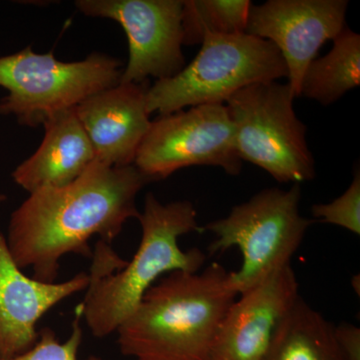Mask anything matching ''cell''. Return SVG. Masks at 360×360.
I'll return each mask as SVG.
<instances>
[{
  "label": "cell",
  "instance_id": "13",
  "mask_svg": "<svg viewBox=\"0 0 360 360\" xmlns=\"http://www.w3.org/2000/svg\"><path fill=\"white\" fill-rule=\"evenodd\" d=\"M149 82L118 84L89 97L75 112L94 153V160L110 167H129L148 134Z\"/></svg>",
  "mask_w": 360,
  "mask_h": 360
},
{
  "label": "cell",
  "instance_id": "17",
  "mask_svg": "<svg viewBox=\"0 0 360 360\" xmlns=\"http://www.w3.org/2000/svg\"><path fill=\"white\" fill-rule=\"evenodd\" d=\"M251 6L250 0H186L182 44H201L206 34L245 33Z\"/></svg>",
  "mask_w": 360,
  "mask_h": 360
},
{
  "label": "cell",
  "instance_id": "22",
  "mask_svg": "<svg viewBox=\"0 0 360 360\" xmlns=\"http://www.w3.org/2000/svg\"><path fill=\"white\" fill-rule=\"evenodd\" d=\"M86 360H104V359H101V357L89 356V359H87Z\"/></svg>",
  "mask_w": 360,
  "mask_h": 360
},
{
  "label": "cell",
  "instance_id": "20",
  "mask_svg": "<svg viewBox=\"0 0 360 360\" xmlns=\"http://www.w3.org/2000/svg\"><path fill=\"white\" fill-rule=\"evenodd\" d=\"M336 345L345 360H360V329L347 322L335 326Z\"/></svg>",
  "mask_w": 360,
  "mask_h": 360
},
{
  "label": "cell",
  "instance_id": "6",
  "mask_svg": "<svg viewBox=\"0 0 360 360\" xmlns=\"http://www.w3.org/2000/svg\"><path fill=\"white\" fill-rule=\"evenodd\" d=\"M122 63L101 52L84 60L65 63L53 52L37 53L32 46L0 58V115L20 125L37 127L54 116L75 110L89 97L120 82Z\"/></svg>",
  "mask_w": 360,
  "mask_h": 360
},
{
  "label": "cell",
  "instance_id": "3",
  "mask_svg": "<svg viewBox=\"0 0 360 360\" xmlns=\"http://www.w3.org/2000/svg\"><path fill=\"white\" fill-rule=\"evenodd\" d=\"M238 296L229 272L217 262L201 272L168 274L116 331L120 352L136 360H210Z\"/></svg>",
  "mask_w": 360,
  "mask_h": 360
},
{
  "label": "cell",
  "instance_id": "8",
  "mask_svg": "<svg viewBox=\"0 0 360 360\" xmlns=\"http://www.w3.org/2000/svg\"><path fill=\"white\" fill-rule=\"evenodd\" d=\"M134 165L150 181L191 167H219L238 175L243 160L226 106L205 104L160 116L151 122Z\"/></svg>",
  "mask_w": 360,
  "mask_h": 360
},
{
  "label": "cell",
  "instance_id": "10",
  "mask_svg": "<svg viewBox=\"0 0 360 360\" xmlns=\"http://www.w3.org/2000/svg\"><path fill=\"white\" fill-rule=\"evenodd\" d=\"M347 0H269L250 6L246 34L267 40L281 52L288 85L300 96L303 75L322 45L345 27Z\"/></svg>",
  "mask_w": 360,
  "mask_h": 360
},
{
  "label": "cell",
  "instance_id": "9",
  "mask_svg": "<svg viewBox=\"0 0 360 360\" xmlns=\"http://www.w3.org/2000/svg\"><path fill=\"white\" fill-rule=\"evenodd\" d=\"M80 13L120 23L129 40V63L120 84L174 77L186 68L182 0H77Z\"/></svg>",
  "mask_w": 360,
  "mask_h": 360
},
{
  "label": "cell",
  "instance_id": "11",
  "mask_svg": "<svg viewBox=\"0 0 360 360\" xmlns=\"http://www.w3.org/2000/svg\"><path fill=\"white\" fill-rule=\"evenodd\" d=\"M300 296L291 264L238 295L221 322L210 360H265L277 329Z\"/></svg>",
  "mask_w": 360,
  "mask_h": 360
},
{
  "label": "cell",
  "instance_id": "18",
  "mask_svg": "<svg viewBox=\"0 0 360 360\" xmlns=\"http://www.w3.org/2000/svg\"><path fill=\"white\" fill-rule=\"evenodd\" d=\"M315 219L324 224L342 227L360 234V172H354V180L345 193L329 203H319L311 208Z\"/></svg>",
  "mask_w": 360,
  "mask_h": 360
},
{
  "label": "cell",
  "instance_id": "5",
  "mask_svg": "<svg viewBox=\"0 0 360 360\" xmlns=\"http://www.w3.org/2000/svg\"><path fill=\"white\" fill-rule=\"evenodd\" d=\"M300 184H292L288 191L265 188L234 206L226 217L203 227L215 238L208 245L210 255H221L231 248L240 250V267L229 271V283L238 295L291 264L314 222L300 214Z\"/></svg>",
  "mask_w": 360,
  "mask_h": 360
},
{
  "label": "cell",
  "instance_id": "21",
  "mask_svg": "<svg viewBox=\"0 0 360 360\" xmlns=\"http://www.w3.org/2000/svg\"><path fill=\"white\" fill-rule=\"evenodd\" d=\"M6 194H2V193H0V205H2V203L4 202V201L6 200Z\"/></svg>",
  "mask_w": 360,
  "mask_h": 360
},
{
  "label": "cell",
  "instance_id": "14",
  "mask_svg": "<svg viewBox=\"0 0 360 360\" xmlns=\"http://www.w3.org/2000/svg\"><path fill=\"white\" fill-rule=\"evenodd\" d=\"M44 127L39 148L13 172L14 182L30 194L68 186L96 161L75 108L54 116Z\"/></svg>",
  "mask_w": 360,
  "mask_h": 360
},
{
  "label": "cell",
  "instance_id": "19",
  "mask_svg": "<svg viewBox=\"0 0 360 360\" xmlns=\"http://www.w3.org/2000/svg\"><path fill=\"white\" fill-rule=\"evenodd\" d=\"M82 319V307L78 305L75 309L72 330L65 342L58 340L56 333L51 328H44L39 333V340L32 349L13 359L0 360H77L78 349L84 338L80 326Z\"/></svg>",
  "mask_w": 360,
  "mask_h": 360
},
{
  "label": "cell",
  "instance_id": "16",
  "mask_svg": "<svg viewBox=\"0 0 360 360\" xmlns=\"http://www.w3.org/2000/svg\"><path fill=\"white\" fill-rule=\"evenodd\" d=\"M360 84V37L345 27L326 56L307 66L300 96L328 106Z\"/></svg>",
  "mask_w": 360,
  "mask_h": 360
},
{
  "label": "cell",
  "instance_id": "4",
  "mask_svg": "<svg viewBox=\"0 0 360 360\" xmlns=\"http://www.w3.org/2000/svg\"><path fill=\"white\" fill-rule=\"evenodd\" d=\"M288 77L276 45L246 33L206 34L195 58L174 77L156 80L146 94L149 115L224 104L239 90Z\"/></svg>",
  "mask_w": 360,
  "mask_h": 360
},
{
  "label": "cell",
  "instance_id": "2",
  "mask_svg": "<svg viewBox=\"0 0 360 360\" xmlns=\"http://www.w3.org/2000/svg\"><path fill=\"white\" fill-rule=\"evenodd\" d=\"M142 229L141 245L130 262L122 260L108 245L97 243L94 266L84 302L82 319L96 338L117 331L141 302L146 291L165 274L198 272L207 257L200 248L182 250L180 236L202 232L198 212L188 200L162 203L155 194H146L139 217Z\"/></svg>",
  "mask_w": 360,
  "mask_h": 360
},
{
  "label": "cell",
  "instance_id": "7",
  "mask_svg": "<svg viewBox=\"0 0 360 360\" xmlns=\"http://www.w3.org/2000/svg\"><path fill=\"white\" fill-rule=\"evenodd\" d=\"M295 97L288 84L265 82L239 90L225 105L240 160L281 184H300L315 176L307 127L293 110Z\"/></svg>",
  "mask_w": 360,
  "mask_h": 360
},
{
  "label": "cell",
  "instance_id": "12",
  "mask_svg": "<svg viewBox=\"0 0 360 360\" xmlns=\"http://www.w3.org/2000/svg\"><path fill=\"white\" fill-rule=\"evenodd\" d=\"M89 274L47 283L25 276L14 262L0 229V359L27 352L39 340L37 324L65 298L87 290Z\"/></svg>",
  "mask_w": 360,
  "mask_h": 360
},
{
  "label": "cell",
  "instance_id": "15",
  "mask_svg": "<svg viewBox=\"0 0 360 360\" xmlns=\"http://www.w3.org/2000/svg\"><path fill=\"white\" fill-rule=\"evenodd\" d=\"M265 360H345L335 326L297 298L277 329Z\"/></svg>",
  "mask_w": 360,
  "mask_h": 360
},
{
  "label": "cell",
  "instance_id": "1",
  "mask_svg": "<svg viewBox=\"0 0 360 360\" xmlns=\"http://www.w3.org/2000/svg\"><path fill=\"white\" fill-rule=\"evenodd\" d=\"M149 182L134 165L94 161L68 186L30 193L9 219L6 238L14 262L30 267L33 278L54 283L65 255L89 257L94 236L110 245L127 220L139 219L136 196Z\"/></svg>",
  "mask_w": 360,
  "mask_h": 360
}]
</instances>
